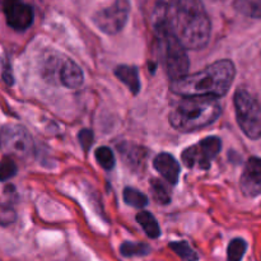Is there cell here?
I'll return each mask as SVG.
<instances>
[{"label":"cell","mask_w":261,"mask_h":261,"mask_svg":"<svg viewBox=\"0 0 261 261\" xmlns=\"http://www.w3.org/2000/svg\"><path fill=\"white\" fill-rule=\"evenodd\" d=\"M237 122L247 138L252 140L261 138V106L245 89L236 91L233 97Z\"/></svg>","instance_id":"obj_5"},{"label":"cell","mask_w":261,"mask_h":261,"mask_svg":"<svg viewBox=\"0 0 261 261\" xmlns=\"http://www.w3.org/2000/svg\"><path fill=\"white\" fill-rule=\"evenodd\" d=\"M236 69L232 61L219 60L194 74L172 81L171 89L182 97H222L233 83Z\"/></svg>","instance_id":"obj_2"},{"label":"cell","mask_w":261,"mask_h":261,"mask_svg":"<svg viewBox=\"0 0 261 261\" xmlns=\"http://www.w3.org/2000/svg\"><path fill=\"white\" fill-rule=\"evenodd\" d=\"M115 75L130 89L134 94L140 91V79L139 74L135 66L130 65H119L115 69Z\"/></svg>","instance_id":"obj_13"},{"label":"cell","mask_w":261,"mask_h":261,"mask_svg":"<svg viewBox=\"0 0 261 261\" xmlns=\"http://www.w3.org/2000/svg\"><path fill=\"white\" fill-rule=\"evenodd\" d=\"M137 221L140 224V227L144 229L145 233L148 234V237H150V239H158L161 236V228L158 226L157 219L153 217L152 213L145 211L139 212L137 216Z\"/></svg>","instance_id":"obj_14"},{"label":"cell","mask_w":261,"mask_h":261,"mask_svg":"<svg viewBox=\"0 0 261 261\" xmlns=\"http://www.w3.org/2000/svg\"><path fill=\"white\" fill-rule=\"evenodd\" d=\"M222 107L213 97H185L170 112V124L180 132H195L213 124Z\"/></svg>","instance_id":"obj_3"},{"label":"cell","mask_w":261,"mask_h":261,"mask_svg":"<svg viewBox=\"0 0 261 261\" xmlns=\"http://www.w3.org/2000/svg\"><path fill=\"white\" fill-rule=\"evenodd\" d=\"M241 190L249 198L261 194V158L252 157L247 161L241 176Z\"/></svg>","instance_id":"obj_10"},{"label":"cell","mask_w":261,"mask_h":261,"mask_svg":"<svg viewBox=\"0 0 261 261\" xmlns=\"http://www.w3.org/2000/svg\"><path fill=\"white\" fill-rule=\"evenodd\" d=\"M78 139L84 152H88L89 148L92 147V143H93V133L89 129H83L78 134Z\"/></svg>","instance_id":"obj_25"},{"label":"cell","mask_w":261,"mask_h":261,"mask_svg":"<svg viewBox=\"0 0 261 261\" xmlns=\"http://www.w3.org/2000/svg\"><path fill=\"white\" fill-rule=\"evenodd\" d=\"M0 2H2V0H0Z\"/></svg>","instance_id":"obj_27"},{"label":"cell","mask_w":261,"mask_h":261,"mask_svg":"<svg viewBox=\"0 0 261 261\" xmlns=\"http://www.w3.org/2000/svg\"><path fill=\"white\" fill-rule=\"evenodd\" d=\"M153 31H154L155 42L161 59L171 81L185 76L189 70V58L186 48L165 25L153 27Z\"/></svg>","instance_id":"obj_4"},{"label":"cell","mask_w":261,"mask_h":261,"mask_svg":"<svg viewBox=\"0 0 261 261\" xmlns=\"http://www.w3.org/2000/svg\"><path fill=\"white\" fill-rule=\"evenodd\" d=\"M124 201L133 208H144L148 205V196L134 188H125Z\"/></svg>","instance_id":"obj_17"},{"label":"cell","mask_w":261,"mask_h":261,"mask_svg":"<svg viewBox=\"0 0 261 261\" xmlns=\"http://www.w3.org/2000/svg\"><path fill=\"white\" fill-rule=\"evenodd\" d=\"M120 252L124 256H145L150 252V247L147 244H138V242H124L120 247Z\"/></svg>","instance_id":"obj_19"},{"label":"cell","mask_w":261,"mask_h":261,"mask_svg":"<svg viewBox=\"0 0 261 261\" xmlns=\"http://www.w3.org/2000/svg\"><path fill=\"white\" fill-rule=\"evenodd\" d=\"M222 149V140L218 137H208L203 140L186 148L182 152L181 160L189 168H200L208 170L212 161L219 154Z\"/></svg>","instance_id":"obj_7"},{"label":"cell","mask_w":261,"mask_h":261,"mask_svg":"<svg viewBox=\"0 0 261 261\" xmlns=\"http://www.w3.org/2000/svg\"><path fill=\"white\" fill-rule=\"evenodd\" d=\"M234 9L250 18H261V0H234Z\"/></svg>","instance_id":"obj_16"},{"label":"cell","mask_w":261,"mask_h":261,"mask_svg":"<svg viewBox=\"0 0 261 261\" xmlns=\"http://www.w3.org/2000/svg\"><path fill=\"white\" fill-rule=\"evenodd\" d=\"M247 244L242 239H234L229 242L227 250V259L228 261H241L246 252Z\"/></svg>","instance_id":"obj_20"},{"label":"cell","mask_w":261,"mask_h":261,"mask_svg":"<svg viewBox=\"0 0 261 261\" xmlns=\"http://www.w3.org/2000/svg\"><path fill=\"white\" fill-rule=\"evenodd\" d=\"M98 165L105 170H112L115 166V154L109 147H99L94 153Z\"/></svg>","instance_id":"obj_22"},{"label":"cell","mask_w":261,"mask_h":261,"mask_svg":"<svg viewBox=\"0 0 261 261\" xmlns=\"http://www.w3.org/2000/svg\"><path fill=\"white\" fill-rule=\"evenodd\" d=\"M170 247L181 257L184 261H198V255L185 241L171 242Z\"/></svg>","instance_id":"obj_21"},{"label":"cell","mask_w":261,"mask_h":261,"mask_svg":"<svg viewBox=\"0 0 261 261\" xmlns=\"http://www.w3.org/2000/svg\"><path fill=\"white\" fill-rule=\"evenodd\" d=\"M153 166L163 178L171 185H176L180 177V165L175 157L168 153H161L153 161Z\"/></svg>","instance_id":"obj_11"},{"label":"cell","mask_w":261,"mask_h":261,"mask_svg":"<svg viewBox=\"0 0 261 261\" xmlns=\"http://www.w3.org/2000/svg\"><path fill=\"white\" fill-rule=\"evenodd\" d=\"M15 219H17V214L14 209L7 204L0 203V226H10L14 223Z\"/></svg>","instance_id":"obj_24"},{"label":"cell","mask_w":261,"mask_h":261,"mask_svg":"<svg viewBox=\"0 0 261 261\" xmlns=\"http://www.w3.org/2000/svg\"><path fill=\"white\" fill-rule=\"evenodd\" d=\"M119 149L121 150L122 155H124V160L126 161V163L132 168H138L140 167V165L144 163L145 152H143V149L140 147L124 144L121 147H119Z\"/></svg>","instance_id":"obj_15"},{"label":"cell","mask_w":261,"mask_h":261,"mask_svg":"<svg viewBox=\"0 0 261 261\" xmlns=\"http://www.w3.org/2000/svg\"><path fill=\"white\" fill-rule=\"evenodd\" d=\"M0 148L10 157L25 160L35 152V143L24 127L17 124H8L0 130Z\"/></svg>","instance_id":"obj_6"},{"label":"cell","mask_w":261,"mask_h":261,"mask_svg":"<svg viewBox=\"0 0 261 261\" xmlns=\"http://www.w3.org/2000/svg\"><path fill=\"white\" fill-rule=\"evenodd\" d=\"M83 71L73 60H65L60 64L58 73V81L66 88L75 89L83 83Z\"/></svg>","instance_id":"obj_12"},{"label":"cell","mask_w":261,"mask_h":261,"mask_svg":"<svg viewBox=\"0 0 261 261\" xmlns=\"http://www.w3.org/2000/svg\"><path fill=\"white\" fill-rule=\"evenodd\" d=\"M150 19L153 27H167L189 50H200L209 42L211 20L201 0H155Z\"/></svg>","instance_id":"obj_1"},{"label":"cell","mask_w":261,"mask_h":261,"mask_svg":"<svg viewBox=\"0 0 261 261\" xmlns=\"http://www.w3.org/2000/svg\"><path fill=\"white\" fill-rule=\"evenodd\" d=\"M8 25L15 31H25L33 22V9L23 0H2Z\"/></svg>","instance_id":"obj_9"},{"label":"cell","mask_w":261,"mask_h":261,"mask_svg":"<svg viewBox=\"0 0 261 261\" xmlns=\"http://www.w3.org/2000/svg\"><path fill=\"white\" fill-rule=\"evenodd\" d=\"M150 191H152V196L158 204H168L171 201V194L167 186L158 178H153L150 181Z\"/></svg>","instance_id":"obj_18"},{"label":"cell","mask_w":261,"mask_h":261,"mask_svg":"<svg viewBox=\"0 0 261 261\" xmlns=\"http://www.w3.org/2000/svg\"><path fill=\"white\" fill-rule=\"evenodd\" d=\"M129 12L130 4L127 0H115L111 5L98 10L93 15V22L102 32L116 35L126 24Z\"/></svg>","instance_id":"obj_8"},{"label":"cell","mask_w":261,"mask_h":261,"mask_svg":"<svg viewBox=\"0 0 261 261\" xmlns=\"http://www.w3.org/2000/svg\"><path fill=\"white\" fill-rule=\"evenodd\" d=\"M17 175V165L12 158H4L0 161V181L10 180Z\"/></svg>","instance_id":"obj_23"},{"label":"cell","mask_w":261,"mask_h":261,"mask_svg":"<svg viewBox=\"0 0 261 261\" xmlns=\"http://www.w3.org/2000/svg\"><path fill=\"white\" fill-rule=\"evenodd\" d=\"M212 2H223V0H212Z\"/></svg>","instance_id":"obj_26"}]
</instances>
